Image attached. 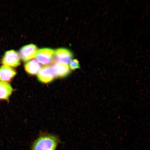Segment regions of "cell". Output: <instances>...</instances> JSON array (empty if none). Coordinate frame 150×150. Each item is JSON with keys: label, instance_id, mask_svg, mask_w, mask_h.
Instances as JSON below:
<instances>
[{"label": "cell", "instance_id": "1", "mask_svg": "<svg viewBox=\"0 0 150 150\" xmlns=\"http://www.w3.org/2000/svg\"><path fill=\"white\" fill-rule=\"evenodd\" d=\"M58 143V139L55 136L40 137L34 143L32 150H55Z\"/></svg>", "mask_w": 150, "mask_h": 150}, {"label": "cell", "instance_id": "2", "mask_svg": "<svg viewBox=\"0 0 150 150\" xmlns=\"http://www.w3.org/2000/svg\"><path fill=\"white\" fill-rule=\"evenodd\" d=\"M55 50L50 48L40 49L38 51L35 58L38 62L45 65L50 64L53 62Z\"/></svg>", "mask_w": 150, "mask_h": 150}, {"label": "cell", "instance_id": "3", "mask_svg": "<svg viewBox=\"0 0 150 150\" xmlns=\"http://www.w3.org/2000/svg\"><path fill=\"white\" fill-rule=\"evenodd\" d=\"M2 63L4 65L16 67L20 64V57L18 52L14 50H10L5 52Z\"/></svg>", "mask_w": 150, "mask_h": 150}, {"label": "cell", "instance_id": "4", "mask_svg": "<svg viewBox=\"0 0 150 150\" xmlns=\"http://www.w3.org/2000/svg\"><path fill=\"white\" fill-rule=\"evenodd\" d=\"M72 52L70 50L66 48H59L55 51L54 59L56 62L67 64L72 60Z\"/></svg>", "mask_w": 150, "mask_h": 150}, {"label": "cell", "instance_id": "5", "mask_svg": "<svg viewBox=\"0 0 150 150\" xmlns=\"http://www.w3.org/2000/svg\"><path fill=\"white\" fill-rule=\"evenodd\" d=\"M38 50L37 47L35 45H27L20 49V56L22 60L27 61L35 57Z\"/></svg>", "mask_w": 150, "mask_h": 150}, {"label": "cell", "instance_id": "6", "mask_svg": "<svg viewBox=\"0 0 150 150\" xmlns=\"http://www.w3.org/2000/svg\"><path fill=\"white\" fill-rule=\"evenodd\" d=\"M55 77L51 67L46 66L41 68L38 74V78L42 83H47L52 81Z\"/></svg>", "mask_w": 150, "mask_h": 150}, {"label": "cell", "instance_id": "7", "mask_svg": "<svg viewBox=\"0 0 150 150\" xmlns=\"http://www.w3.org/2000/svg\"><path fill=\"white\" fill-rule=\"evenodd\" d=\"M55 76L57 77H64L70 72V68L67 64L55 62L51 66Z\"/></svg>", "mask_w": 150, "mask_h": 150}, {"label": "cell", "instance_id": "8", "mask_svg": "<svg viewBox=\"0 0 150 150\" xmlns=\"http://www.w3.org/2000/svg\"><path fill=\"white\" fill-rule=\"evenodd\" d=\"M16 74V71L10 67L4 65L0 67V81H9Z\"/></svg>", "mask_w": 150, "mask_h": 150}, {"label": "cell", "instance_id": "9", "mask_svg": "<svg viewBox=\"0 0 150 150\" xmlns=\"http://www.w3.org/2000/svg\"><path fill=\"white\" fill-rule=\"evenodd\" d=\"M26 72L31 75H35L38 73L41 69V65L36 60L33 59L27 62L24 65Z\"/></svg>", "mask_w": 150, "mask_h": 150}, {"label": "cell", "instance_id": "10", "mask_svg": "<svg viewBox=\"0 0 150 150\" xmlns=\"http://www.w3.org/2000/svg\"><path fill=\"white\" fill-rule=\"evenodd\" d=\"M13 91L10 84L6 82L0 81V99H8Z\"/></svg>", "mask_w": 150, "mask_h": 150}, {"label": "cell", "instance_id": "11", "mask_svg": "<svg viewBox=\"0 0 150 150\" xmlns=\"http://www.w3.org/2000/svg\"><path fill=\"white\" fill-rule=\"evenodd\" d=\"M70 69L72 70L79 68L80 65L78 60L76 59L71 60L70 62Z\"/></svg>", "mask_w": 150, "mask_h": 150}]
</instances>
